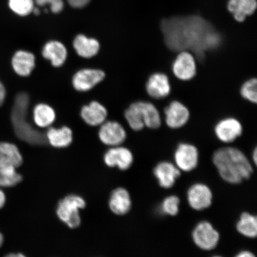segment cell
Wrapping results in <instances>:
<instances>
[{
    "label": "cell",
    "instance_id": "obj_1",
    "mask_svg": "<svg viewBox=\"0 0 257 257\" xmlns=\"http://www.w3.org/2000/svg\"><path fill=\"white\" fill-rule=\"evenodd\" d=\"M162 30L167 46L177 51L191 50L199 57L220 46L221 38L213 26L198 16L164 19Z\"/></svg>",
    "mask_w": 257,
    "mask_h": 257
},
{
    "label": "cell",
    "instance_id": "obj_2",
    "mask_svg": "<svg viewBox=\"0 0 257 257\" xmlns=\"http://www.w3.org/2000/svg\"><path fill=\"white\" fill-rule=\"evenodd\" d=\"M213 162L224 181L239 184L252 175L253 169L249 161L239 149L224 147L214 153Z\"/></svg>",
    "mask_w": 257,
    "mask_h": 257
},
{
    "label": "cell",
    "instance_id": "obj_3",
    "mask_svg": "<svg viewBox=\"0 0 257 257\" xmlns=\"http://www.w3.org/2000/svg\"><path fill=\"white\" fill-rule=\"evenodd\" d=\"M30 95L19 92L15 98L11 112V121L16 136L19 140L32 146H44L47 143L46 134L35 128L28 121Z\"/></svg>",
    "mask_w": 257,
    "mask_h": 257
},
{
    "label": "cell",
    "instance_id": "obj_4",
    "mask_svg": "<svg viewBox=\"0 0 257 257\" xmlns=\"http://www.w3.org/2000/svg\"><path fill=\"white\" fill-rule=\"evenodd\" d=\"M86 205V202L81 196L67 195L58 202L57 216L70 229H76L81 224L80 210L84 209Z\"/></svg>",
    "mask_w": 257,
    "mask_h": 257
},
{
    "label": "cell",
    "instance_id": "obj_5",
    "mask_svg": "<svg viewBox=\"0 0 257 257\" xmlns=\"http://www.w3.org/2000/svg\"><path fill=\"white\" fill-rule=\"evenodd\" d=\"M192 239L199 248L210 250L216 248L220 240V234L207 221L198 223L193 230Z\"/></svg>",
    "mask_w": 257,
    "mask_h": 257
},
{
    "label": "cell",
    "instance_id": "obj_6",
    "mask_svg": "<svg viewBox=\"0 0 257 257\" xmlns=\"http://www.w3.org/2000/svg\"><path fill=\"white\" fill-rule=\"evenodd\" d=\"M172 70L176 78L183 81L194 78L197 73V63L194 56L189 51H179L173 63Z\"/></svg>",
    "mask_w": 257,
    "mask_h": 257
},
{
    "label": "cell",
    "instance_id": "obj_7",
    "mask_svg": "<svg viewBox=\"0 0 257 257\" xmlns=\"http://www.w3.org/2000/svg\"><path fill=\"white\" fill-rule=\"evenodd\" d=\"M176 166L182 171L189 172L194 170L199 161L198 151L190 144H179L175 151L174 156Z\"/></svg>",
    "mask_w": 257,
    "mask_h": 257
},
{
    "label": "cell",
    "instance_id": "obj_8",
    "mask_svg": "<svg viewBox=\"0 0 257 257\" xmlns=\"http://www.w3.org/2000/svg\"><path fill=\"white\" fill-rule=\"evenodd\" d=\"M99 140L105 146H119L126 138V133L122 125L114 121H105L98 132Z\"/></svg>",
    "mask_w": 257,
    "mask_h": 257
},
{
    "label": "cell",
    "instance_id": "obj_9",
    "mask_svg": "<svg viewBox=\"0 0 257 257\" xmlns=\"http://www.w3.org/2000/svg\"><path fill=\"white\" fill-rule=\"evenodd\" d=\"M105 78L102 70L95 69H83L77 72L72 79V85L76 91L87 92L94 88Z\"/></svg>",
    "mask_w": 257,
    "mask_h": 257
},
{
    "label": "cell",
    "instance_id": "obj_10",
    "mask_svg": "<svg viewBox=\"0 0 257 257\" xmlns=\"http://www.w3.org/2000/svg\"><path fill=\"white\" fill-rule=\"evenodd\" d=\"M187 199L189 205L192 209L201 211L211 206L213 194L207 185L198 183L189 188Z\"/></svg>",
    "mask_w": 257,
    "mask_h": 257
},
{
    "label": "cell",
    "instance_id": "obj_11",
    "mask_svg": "<svg viewBox=\"0 0 257 257\" xmlns=\"http://www.w3.org/2000/svg\"><path fill=\"white\" fill-rule=\"evenodd\" d=\"M104 162L109 168L126 170L133 165L134 156L126 147L120 146L111 147L104 154Z\"/></svg>",
    "mask_w": 257,
    "mask_h": 257
},
{
    "label": "cell",
    "instance_id": "obj_12",
    "mask_svg": "<svg viewBox=\"0 0 257 257\" xmlns=\"http://www.w3.org/2000/svg\"><path fill=\"white\" fill-rule=\"evenodd\" d=\"M242 126L239 121L232 117L220 120L214 128L218 139L224 143L233 142L242 135Z\"/></svg>",
    "mask_w": 257,
    "mask_h": 257
},
{
    "label": "cell",
    "instance_id": "obj_13",
    "mask_svg": "<svg viewBox=\"0 0 257 257\" xmlns=\"http://www.w3.org/2000/svg\"><path fill=\"white\" fill-rule=\"evenodd\" d=\"M165 115L166 123L169 127L179 128L187 123L190 112L184 104L174 101L165 108Z\"/></svg>",
    "mask_w": 257,
    "mask_h": 257
},
{
    "label": "cell",
    "instance_id": "obj_14",
    "mask_svg": "<svg viewBox=\"0 0 257 257\" xmlns=\"http://www.w3.org/2000/svg\"><path fill=\"white\" fill-rule=\"evenodd\" d=\"M154 175L161 187L169 189L174 186L177 179L181 176V170L172 163L162 162L154 168Z\"/></svg>",
    "mask_w": 257,
    "mask_h": 257
},
{
    "label": "cell",
    "instance_id": "obj_15",
    "mask_svg": "<svg viewBox=\"0 0 257 257\" xmlns=\"http://www.w3.org/2000/svg\"><path fill=\"white\" fill-rule=\"evenodd\" d=\"M146 91L148 94L154 99H162L168 96L171 91L168 76L162 73L153 74L147 80Z\"/></svg>",
    "mask_w": 257,
    "mask_h": 257
},
{
    "label": "cell",
    "instance_id": "obj_16",
    "mask_svg": "<svg viewBox=\"0 0 257 257\" xmlns=\"http://www.w3.org/2000/svg\"><path fill=\"white\" fill-rule=\"evenodd\" d=\"M108 206L112 213L117 216H123L130 212L132 200L130 192L124 188H117L111 193Z\"/></svg>",
    "mask_w": 257,
    "mask_h": 257
},
{
    "label": "cell",
    "instance_id": "obj_17",
    "mask_svg": "<svg viewBox=\"0 0 257 257\" xmlns=\"http://www.w3.org/2000/svg\"><path fill=\"white\" fill-rule=\"evenodd\" d=\"M107 110L103 105L98 101H92L83 106L80 115L83 121L91 126H100L107 117Z\"/></svg>",
    "mask_w": 257,
    "mask_h": 257
},
{
    "label": "cell",
    "instance_id": "obj_18",
    "mask_svg": "<svg viewBox=\"0 0 257 257\" xmlns=\"http://www.w3.org/2000/svg\"><path fill=\"white\" fill-rule=\"evenodd\" d=\"M12 66L15 72L22 77L31 75L35 67V57L25 50L16 51L12 59Z\"/></svg>",
    "mask_w": 257,
    "mask_h": 257
},
{
    "label": "cell",
    "instance_id": "obj_19",
    "mask_svg": "<svg viewBox=\"0 0 257 257\" xmlns=\"http://www.w3.org/2000/svg\"><path fill=\"white\" fill-rule=\"evenodd\" d=\"M42 54L54 67H59L62 66L67 60V50L60 42L51 41L45 44Z\"/></svg>",
    "mask_w": 257,
    "mask_h": 257
},
{
    "label": "cell",
    "instance_id": "obj_20",
    "mask_svg": "<svg viewBox=\"0 0 257 257\" xmlns=\"http://www.w3.org/2000/svg\"><path fill=\"white\" fill-rule=\"evenodd\" d=\"M23 162V156L16 145L0 142V165L18 169Z\"/></svg>",
    "mask_w": 257,
    "mask_h": 257
},
{
    "label": "cell",
    "instance_id": "obj_21",
    "mask_svg": "<svg viewBox=\"0 0 257 257\" xmlns=\"http://www.w3.org/2000/svg\"><path fill=\"white\" fill-rule=\"evenodd\" d=\"M73 46L78 55L85 59H91L95 56L100 48V45L97 40L82 34L76 37Z\"/></svg>",
    "mask_w": 257,
    "mask_h": 257
},
{
    "label": "cell",
    "instance_id": "obj_22",
    "mask_svg": "<svg viewBox=\"0 0 257 257\" xmlns=\"http://www.w3.org/2000/svg\"><path fill=\"white\" fill-rule=\"evenodd\" d=\"M47 143L57 149L69 147L73 141V133L70 128L50 127L46 134Z\"/></svg>",
    "mask_w": 257,
    "mask_h": 257
},
{
    "label": "cell",
    "instance_id": "obj_23",
    "mask_svg": "<svg viewBox=\"0 0 257 257\" xmlns=\"http://www.w3.org/2000/svg\"><path fill=\"white\" fill-rule=\"evenodd\" d=\"M256 6V0H229L227 9L236 21L242 22L255 12Z\"/></svg>",
    "mask_w": 257,
    "mask_h": 257
},
{
    "label": "cell",
    "instance_id": "obj_24",
    "mask_svg": "<svg viewBox=\"0 0 257 257\" xmlns=\"http://www.w3.org/2000/svg\"><path fill=\"white\" fill-rule=\"evenodd\" d=\"M56 114L50 105L40 103L34 107L33 118L35 125L40 128L50 127L55 121Z\"/></svg>",
    "mask_w": 257,
    "mask_h": 257
},
{
    "label": "cell",
    "instance_id": "obj_25",
    "mask_svg": "<svg viewBox=\"0 0 257 257\" xmlns=\"http://www.w3.org/2000/svg\"><path fill=\"white\" fill-rule=\"evenodd\" d=\"M145 127L157 128L162 124L160 112L155 105L149 102L138 101Z\"/></svg>",
    "mask_w": 257,
    "mask_h": 257
},
{
    "label": "cell",
    "instance_id": "obj_26",
    "mask_svg": "<svg viewBox=\"0 0 257 257\" xmlns=\"http://www.w3.org/2000/svg\"><path fill=\"white\" fill-rule=\"evenodd\" d=\"M237 232L249 238H255L257 234V218L249 213H243L236 224Z\"/></svg>",
    "mask_w": 257,
    "mask_h": 257
},
{
    "label": "cell",
    "instance_id": "obj_27",
    "mask_svg": "<svg viewBox=\"0 0 257 257\" xmlns=\"http://www.w3.org/2000/svg\"><path fill=\"white\" fill-rule=\"evenodd\" d=\"M22 179L17 169L0 165V187H13L21 182Z\"/></svg>",
    "mask_w": 257,
    "mask_h": 257
},
{
    "label": "cell",
    "instance_id": "obj_28",
    "mask_svg": "<svg viewBox=\"0 0 257 257\" xmlns=\"http://www.w3.org/2000/svg\"><path fill=\"white\" fill-rule=\"evenodd\" d=\"M124 117L132 130L140 131L145 127L138 101L132 104L126 109Z\"/></svg>",
    "mask_w": 257,
    "mask_h": 257
},
{
    "label": "cell",
    "instance_id": "obj_29",
    "mask_svg": "<svg viewBox=\"0 0 257 257\" xmlns=\"http://www.w3.org/2000/svg\"><path fill=\"white\" fill-rule=\"evenodd\" d=\"M9 8L15 14L20 16H26L33 12L34 0H9Z\"/></svg>",
    "mask_w": 257,
    "mask_h": 257
},
{
    "label": "cell",
    "instance_id": "obj_30",
    "mask_svg": "<svg viewBox=\"0 0 257 257\" xmlns=\"http://www.w3.org/2000/svg\"><path fill=\"white\" fill-rule=\"evenodd\" d=\"M179 198L176 195H170L163 200L160 210L164 214L175 216L179 213Z\"/></svg>",
    "mask_w": 257,
    "mask_h": 257
},
{
    "label": "cell",
    "instance_id": "obj_31",
    "mask_svg": "<svg viewBox=\"0 0 257 257\" xmlns=\"http://www.w3.org/2000/svg\"><path fill=\"white\" fill-rule=\"evenodd\" d=\"M240 94L244 99L252 103L257 101V80L255 78L247 80L240 88Z\"/></svg>",
    "mask_w": 257,
    "mask_h": 257
},
{
    "label": "cell",
    "instance_id": "obj_32",
    "mask_svg": "<svg viewBox=\"0 0 257 257\" xmlns=\"http://www.w3.org/2000/svg\"><path fill=\"white\" fill-rule=\"evenodd\" d=\"M35 2L41 7L49 5L51 12L54 14H59L63 11L64 8L63 0H35Z\"/></svg>",
    "mask_w": 257,
    "mask_h": 257
},
{
    "label": "cell",
    "instance_id": "obj_33",
    "mask_svg": "<svg viewBox=\"0 0 257 257\" xmlns=\"http://www.w3.org/2000/svg\"><path fill=\"white\" fill-rule=\"evenodd\" d=\"M91 0H67L69 4L74 8H82L85 7Z\"/></svg>",
    "mask_w": 257,
    "mask_h": 257
},
{
    "label": "cell",
    "instance_id": "obj_34",
    "mask_svg": "<svg viewBox=\"0 0 257 257\" xmlns=\"http://www.w3.org/2000/svg\"><path fill=\"white\" fill-rule=\"evenodd\" d=\"M6 98V89L2 81H0V107L4 104Z\"/></svg>",
    "mask_w": 257,
    "mask_h": 257
},
{
    "label": "cell",
    "instance_id": "obj_35",
    "mask_svg": "<svg viewBox=\"0 0 257 257\" xmlns=\"http://www.w3.org/2000/svg\"><path fill=\"white\" fill-rule=\"evenodd\" d=\"M234 257H256L254 254L251 252L248 251V250H243Z\"/></svg>",
    "mask_w": 257,
    "mask_h": 257
},
{
    "label": "cell",
    "instance_id": "obj_36",
    "mask_svg": "<svg viewBox=\"0 0 257 257\" xmlns=\"http://www.w3.org/2000/svg\"><path fill=\"white\" fill-rule=\"evenodd\" d=\"M6 202V196L5 192L0 189V209L5 206Z\"/></svg>",
    "mask_w": 257,
    "mask_h": 257
},
{
    "label": "cell",
    "instance_id": "obj_37",
    "mask_svg": "<svg viewBox=\"0 0 257 257\" xmlns=\"http://www.w3.org/2000/svg\"><path fill=\"white\" fill-rule=\"evenodd\" d=\"M5 257H27L22 253H11Z\"/></svg>",
    "mask_w": 257,
    "mask_h": 257
},
{
    "label": "cell",
    "instance_id": "obj_38",
    "mask_svg": "<svg viewBox=\"0 0 257 257\" xmlns=\"http://www.w3.org/2000/svg\"><path fill=\"white\" fill-rule=\"evenodd\" d=\"M252 157H253V163L255 164V165H256V162H257V150L256 148L253 150V152L252 154Z\"/></svg>",
    "mask_w": 257,
    "mask_h": 257
},
{
    "label": "cell",
    "instance_id": "obj_39",
    "mask_svg": "<svg viewBox=\"0 0 257 257\" xmlns=\"http://www.w3.org/2000/svg\"><path fill=\"white\" fill-rule=\"evenodd\" d=\"M3 242H4V237H3V234L0 233V248H1Z\"/></svg>",
    "mask_w": 257,
    "mask_h": 257
},
{
    "label": "cell",
    "instance_id": "obj_40",
    "mask_svg": "<svg viewBox=\"0 0 257 257\" xmlns=\"http://www.w3.org/2000/svg\"><path fill=\"white\" fill-rule=\"evenodd\" d=\"M213 257H222V256H214Z\"/></svg>",
    "mask_w": 257,
    "mask_h": 257
}]
</instances>
